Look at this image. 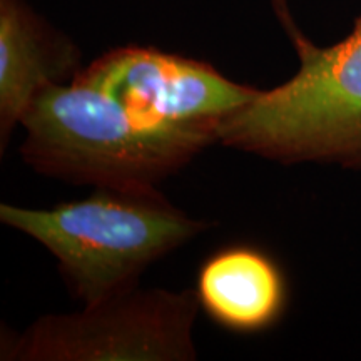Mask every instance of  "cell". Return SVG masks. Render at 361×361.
<instances>
[{"instance_id":"obj_6","label":"cell","mask_w":361,"mask_h":361,"mask_svg":"<svg viewBox=\"0 0 361 361\" xmlns=\"http://www.w3.org/2000/svg\"><path fill=\"white\" fill-rule=\"evenodd\" d=\"M80 69L75 44L25 0H0V154L40 90L69 84Z\"/></svg>"},{"instance_id":"obj_2","label":"cell","mask_w":361,"mask_h":361,"mask_svg":"<svg viewBox=\"0 0 361 361\" xmlns=\"http://www.w3.org/2000/svg\"><path fill=\"white\" fill-rule=\"evenodd\" d=\"M0 221L51 251L84 306L137 288L144 269L211 228L156 188H96L87 200L51 209L0 204Z\"/></svg>"},{"instance_id":"obj_7","label":"cell","mask_w":361,"mask_h":361,"mask_svg":"<svg viewBox=\"0 0 361 361\" xmlns=\"http://www.w3.org/2000/svg\"><path fill=\"white\" fill-rule=\"evenodd\" d=\"M197 301L221 328L259 333L279 322L288 305V284L268 252L233 245L211 255L196 279Z\"/></svg>"},{"instance_id":"obj_5","label":"cell","mask_w":361,"mask_h":361,"mask_svg":"<svg viewBox=\"0 0 361 361\" xmlns=\"http://www.w3.org/2000/svg\"><path fill=\"white\" fill-rule=\"evenodd\" d=\"M80 72L147 123L218 134L224 117L258 92L206 62L134 45L104 54Z\"/></svg>"},{"instance_id":"obj_1","label":"cell","mask_w":361,"mask_h":361,"mask_svg":"<svg viewBox=\"0 0 361 361\" xmlns=\"http://www.w3.org/2000/svg\"><path fill=\"white\" fill-rule=\"evenodd\" d=\"M27 164L96 188L152 189L218 142L211 129L151 124L79 72L40 90L22 117Z\"/></svg>"},{"instance_id":"obj_3","label":"cell","mask_w":361,"mask_h":361,"mask_svg":"<svg viewBox=\"0 0 361 361\" xmlns=\"http://www.w3.org/2000/svg\"><path fill=\"white\" fill-rule=\"evenodd\" d=\"M274 4L300 69L226 116L218 142L283 164L361 171V17L345 39L322 47L298 29L284 0Z\"/></svg>"},{"instance_id":"obj_4","label":"cell","mask_w":361,"mask_h":361,"mask_svg":"<svg viewBox=\"0 0 361 361\" xmlns=\"http://www.w3.org/2000/svg\"><path fill=\"white\" fill-rule=\"evenodd\" d=\"M196 291H126L72 314H45L2 335L4 361H192Z\"/></svg>"}]
</instances>
